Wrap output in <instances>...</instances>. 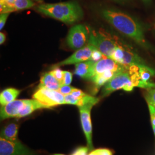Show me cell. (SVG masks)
Masks as SVG:
<instances>
[{"label": "cell", "mask_w": 155, "mask_h": 155, "mask_svg": "<svg viewBox=\"0 0 155 155\" xmlns=\"http://www.w3.org/2000/svg\"><path fill=\"white\" fill-rule=\"evenodd\" d=\"M125 69L126 68H125L121 64H119L113 59L108 57L104 56L102 59L95 63L93 67L92 78L101 74L107 71H120Z\"/></svg>", "instance_id": "8fae6325"}, {"label": "cell", "mask_w": 155, "mask_h": 155, "mask_svg": "<svg viewBox=\"0 0 155 155\" xmlns=\"http://www.w3.org/2000/svg\"><path fill=\"white\" fill-rule=\"evenodd\" d=\"M139 65L134 64L127 69L126 68L123 71L117 72L104 85L102 91V97L107 96L113 92L120 89L126 91H131L135 87L147 89V84L140 79Z\"/></svg>", "instance_id": "7a4b0ae2"}, {"label": "cell", "mask_w": 155, "mask_h": 155, "mask_svg": "<svg viewBox=\"0 0 155 155\" xmlns=\"http://www.w3.org/2000/svg\"><path fill=\"white\" fill-rule=\"evenodd\" d=\"M16 0H0V12L1 13L16 11L15 2Z\"/></svg>", "instance_id": "44dd1931"}, {"label": "cell", "mask_w": 155, "mask_h": 155, "mask_svg": "<svg viewBox=\"0 0 155 155\" xmlns=\"http://www.w3.org/2000/svg\"><path fill=\"white\" fill-rule=\"evenodd\" d=\"M102 14L106 20L119 32L144 47L148 46L140 25L132 17L122 12L111 9L103 10Z\"/></svg>", "instance_id": "6da1fadb"}, {"label": "cell", "mask_w": 155, "mask_h": 155, "mask_svg": "<svg viewBox=\"0 0 155 155\" xmlns=\"http://www.w3.org/2000/svg\"><path fill=\"white\" fill-rule=\"evenodd\" d=\"M50 72L61 83V85H63L64 81V71H62L58 68H55L54 70L51 71Z\"/></svg>", "instance_id": "cb8c5ba5"}, {"label": "cell", "mask_w": 155, "mask_h": 155, "mask_svg": "<svg viewBox=\"0 0 155 155\" xmlns=\"http://www.w3.org/2000/svg\"><path fill=\"white\" fill-rule=\"evenodd\" d=\"M40 109H47V107L37 100L35 99L27 100L26 104H25L22 110L20 111L16 118H19L27 116L32 113L34 111Z\"/></svg>", "instance_id": "2e32d148"}, {"label": "cell", "mask_w": 155, "mask_h": 155, "mask_svg": "<svg viewBox=\"0 0 155 155\" xmlns=\"http://www.w3.org/2000/svg\"><path fill=\"white\" fill-rule=\"evenodd\" d=\"M36 10L47 16L68 24L78 21L83 16L81 7L77 2L72 1L57 4H43L37 6Z\"/></svg>", "instance_id": "3957f363"}, {"label": "cell", "mask_w": 155, "mask_h": 155, "mask_svg": "<svg viewBox=\"0 0 155 155\" xmlns=\"http://www.w3.org/2000/svg\"><path fill=\"white\" fill-rule=\"evenodd\" d=\"M95 61L90 59L76 64L74 73L78 76L86 79H91L93 77Z\"/></svg>", "instance_id": "4fadbf2b"}, {"label": "cell", "mask_w": 155, "mask_h": 155, "mask_svg": "<svg viewBox=\"0 0 155 155\" xmlns=\"http://www.w3.org/2000/svg\"><path fill=\"white\" fill-rule=\"evenodd\" d=\"M89 150L88 147H80L75 150L71 155H88Z\"/></svg>", "instance_id": "4316f807"}, {"label": "cell", "mask_w": 155, "mask_h": 155, "mask_svg": "<svg viewBox=\"0 0 155 155\" xmlns=\"http://www.w3.org/2000/svg\"><path fill=\"white\" fill-rule=\"evenodd\" d=\"M20 93V90L15 88H8L3 90L0 94V104L4 106L16 100Z\"/></svg>", "instance_id": "ac0fdd59"}, {"label": "cell", "mask_w": 155, "mask_h": 155, "mask_svg": "<svg viewBox=\"0 0 155 155\" xmlns=\"http://www.w3.org/2000/svg\"><path fill=\"white\" fill-rule=\"evenodd\" d=\"M152 128H153V132H154L155 135V127H152Z\"/></svg>", "instance_id": "e575fe53"}, {"label": "cell", "mask_w": 155, "mask_h": 155, "mask_svg": "<svg viewBox=\"0 0 155 155\" xmlns=\"http://www.w3.org/2000/svg\"><path fill=\"white\" fill-rule=\"evenodd\" d=\"M150 88H155V83L151 82V83H150Z\"/></svg>", "instance_id": "836d02e7"}, {"label": "cell", "mask_w": 155, "mask_h": 155, "mask_svg": "<svg viewBox=\"0 0 155 155\" xmlns=\"http://www.w3.org/2000/svg\"><path fill=\"white\" fill-rule=\"evenodd\" d=\"M63 155V154H54V155Z\"/></svg>", "instance_id": "8d00e7d4"}, {"label": "cell", "mask_w": 155, "mask_h": 155, "mask_svg": "<svg viewBox=\"0 0 155 155\" xmlns=\"http://www.w3.org/2000/svg\"><path fill=\"white\" fill-rule=\"evenodd\" d=\"M90 32L86 26L79 24L70 29L67 38L68 45L72 50L82 48L89 40Z\"/></svg>", "instance_id": "52a82bcc"}, {"label": "cell", "mask_w": 155, "mask_h": 155, "mask_svg": "<svg viewBox=\"0 0 155 155\" xmlns=\"http://www.w3.org/2000/svg\"><path fill=\"white\" fill-rule=\"evenodd\" d=\"M88 155H113V153L109 149L100 148L93 150Z\"/></svg>", "instance_id": "d4e9b609"}, {"label": "cell", "mask_w": 155, "mask_h": 155, "mask_svg": "<svg viewBox=\"0 0 155 155\" xmlns=\"http://www.w3.org/2000/svg\"><path fill=\"white\" fill-rule=\"evenodd\" d=\"M74 89V87L70 86V85H61L58 91L61 93L63 95H67L71 94Z\"/></svg>", "instance_id": "484cf974"}, {"label": "cell", "mask_w": 155, "mask_h": 155, "mask_svg": "<svg viewBox=\"0 0 155 155\" xmlns=\"http://www.w3.org/2000/svg\"><path fill=\"white\" fill-rule=\"evenodd\" d=\"M104 56H105L99 50H97V48H95L93 51V53H92V55L91 58V60L95 62L99 61L101 59H102Z\"/></svg>", "instance_id": "83f0119b"}, {"label": "cell", "mask_w": 155, "mask_h": 155, "mask_svg": "<svg viewBox=\"0 0 155 155\" xmlns=\"http://www.w3.org/2000/svg\"><path fill=\"white\" fill-rule=\"evenodd\" d=\"M18 125L16 123H11L3 128L1 132V137L12 141H18L17 139Z\"/></svg>", "instance_id": "e0dca14e"}, {"label": "cell", "mask_w": 155, "mask_h": 155, "mask_svg": "<svg viewBox=\"0 0 155 155\" xmlns=\"http://www.w3.org/2000/svg\"><path fill=\"white\" fill-rule=\"evenodd\" d=\"M61 86V83L51 72H46L40 79L38 89L45 88L58 91Z\"/></svg>", "instance_id": "9a60e30c"}, {"label": "cell", "mask_w": 155, "mask_h": 155, "mask_svg": "<svg viewBox=\"0 0 155 155\" xmlns=\"http://www.w3.org/2000/svg\"><path fill=\"white\" fill-rule=\"evenodd\" d=\"M119 71H107L101 74L92 78L91 81L94 83L96 89H99L101 86L105 85L106 83L108 82Z\"/></svg>", "instance_id": "ffe728a7"}, {"label": "cell", "mask_w": 155, "mask_h": 155, "mask_svg": "<svg viewBox=\"0 0 155 155\" xmlns=\"http://www.w3.org/2000/svg\"><path fill=\"white\" fill-rule=\"evenodd\" d=\"M96 48L93 45H89L82 48L78 50L72 55L68 57L67 59L56 64L54 67L69 65L73 64H77L80 62L86 61L91 59L92 53Z\"/></svg>", "instance_id": "30bf717a"}, {"label": "cell", "mask_w": 155, "mask_h": 155, "mask_svg": "<svg viewBox=\"0 0 155 155\" xmlns=\"http://www.w3.org/2000/svg\"><path fill=\"white\" fill-rule=\"evenodd\" d=\"M111 59L127 69L134 64H144L137 54L119 41Z\"/></svg>", "instance_id": "5b68a950"}, {"label": "cell", "mask_w": 155, "mask_h": 155, "mask_svg": "<svg viewBox=\"0 0 155 155\" xmlns=\"http://www.w3.org/2000/svg\"><path fill=\"white\" fill-rule=\"evenodd\" d=\"M118 41L105 31H93L90 33L88 42L99 50L104 55L111 59Z\"/></svg>", "instance_id": "277c9868"}, {"label": "cell", "mask_w": 155, "mask_h": 155, "mask_svg": "<svg viewBox=\"0 0 155 155\" xmlns=\"http://www.w3.org/2000/svg\"><path fill=\"white\" fill-rule=\"evenodd\" d=\"M95 105L88 104L82 106H79L81 125L83 132L87 140V147L90 150H93L92 141V124L91 120V110Z\"/></svg>", "instance_id": "ba28073f"}, {"label": "cell", "mask_w": 155, "mask_h": 155, "mask_svg": "<svg viewBox=\"0 0 155 155\" xmlns=\"http://www.w3.org/2000/svg\"><path fill=\"white\" fill-rule=\"evenodd\" d=\"M34 5L35 4L31 0H16L15 2L16 11L29 9Z\"/></svg>", "instance_id": "7402d4cb"}, {"label": "cell", "mask_w": 155, "mask_h": 155, "mask_svg": "<svg viewBox=\"0 0 155 155\" xmlns=\"http://www.w3.org/2000/svg\"><path fill=\"white\" fill-rule=\"evenodd\" d=\"M9 13H1L0 16V30H2L4 27V25L5 24L6 20L8 17Z\"/></svg>", "instance_id": "4dcf8cb0"}, {"label": "cell", "mask_w": 155, "mask_h": 155, "mask_svg": "<svg viewBox=\"0 0 155 155\" xmlns=\"http://www.w3.org/2000/svg\"><path fill=\"white\" fill-rule=\"evenodd\" d=\"M118 1H125V0H118Z\"/></svg>", "instance_id": "f35d334b"}, {"label": "cell", "mask_w": 155, "mask_h": 155, "mask_svg": "<svg viewBox=\"0 0 155 155\" xmlns=\"http://www.w3.org/2000/svg\"><path fill=\"white\" fill-rule=\"evenodd\" d=\"M145 98L148 104L155 107V88L147 89L145 93Z\"/></svg>", "instance_id": "603a6c76"}, {"label": "cell", "mask_w": 155, "mask_h": 155, "mask_svg": "<svg viewBox=\"0 0 155 155\" xmlns=\"http://www.w3.org/2000/svg\"><path fill=\"white\" fill-rule=\"evenodd\" d=\"M31 152L19 141H12L0 138V155H24Z\"/></svg>", "instance_id": "9c48e42d"}, {"label": "cell", "mask_w": 155, "mask_h": 155, "mask_svg": "<svg viewBox=\"0 0 155 155\" xmlns=\"http://www.w3.org/2000/svg\"><path fill=\"white\" fill-rule=\"evenodd\" d=\"M64 100L66 104L76 105L79 107L88 104L96 105L99 102L100 99L93 96L89 95L88 94L82 98H76L71 94H69L64 95Z\"/></svg>", "instance_id": "5bb4252c"}, {"label": "cell", "mask_w": 155, "mask_h": 155, "mask_svg": "<svg viewBox=\"0 0 155 155\" xmlns=\"http://www.w3.org/2000/svg\"><path fill=\"white\" fill-rule=\"evenodd\" d=\"M32 98L45 105L47 109L66 104L64 95L58 91L50 89H38L33 94Z\"/></svg>", "instance_id": "8992f818"}, {"label": "cell", "mask_w": 155, "mask_h": 155, "mask_svg": "<svg viewBox=\"0 0 155 155\" xmlns=\"http://www.w3.org/2000/svg\"><path fill=\"white\" fill-rule=\"evenodd\" d=\"M139 74L141 81L147 84V89L150 88V81L155 75V71L150 67L145 64H140L139 66Z\"/></svg>", "instance_id": "d6986e66"}, {"label": "cell", "mask_w": 155, "mask_h": 155, "mask_svg": "<svg viewBox=\"0 0 155 155\" xmlns=\"http://www.w3.org/2000/svg\"><path fill=\"white\" fill-rule=\"evenodd\" d=\"M27 100H15L8 104L1 106L0 110L1 120H4L9 118L17 117L26 104Z\"/></svg>", "instance_id": "7c38bea8"}, {"label": "cell", "mask_w": 155, "mask_h": 155, "mask_svg": "<svg viewBox=\"0 0 155 155\" xmlns=\"http://www.w3.org/2000/svg\"><path fill=\"white\" fill-rule=\"evenodd\" d=\"M34 155L32 153H28V154H26V155Z\"/></svg>", "instance_id": "d590c367"}, {"label": "cell", "mask_w": 155, "mask_h": 155, "mask_svg": "<svg viewBox=\"0 0 155 155\" xmlns=\"http://www.w3.org/2000/svg\"><path fill=\"white\" fill-rule=\"evenodd\" d=\"M150 111V122L152 127H155V107L152 105L148 104Z\"/></svg>", "instance_id": "f546056e"}, {"label": "cell", "mask_w": 155, "mask_h": 155, "mask_svg": "<svg viewBox=\"0 0 155 155\" xmlns=\"http://www.w3.org/2000/svg\"><path fill=\"white\" fill-rule=\"evenodd\" d=\"M6 40V36L5 34L1 32L0 33V45H2Z\"/></svg>", "instance_id": "d6a6232c"}, {"label": "cell", "mask_w": 155, "mask_h": 155, "mask_svg": "<svg viewBox=\"0 0 155 155\" xmlns=\"http://www.w3.org/2000/svg\"><path fill=\"white\" fill-rule=\"evenodd\" d=\"M143 1H145V2H148V1H149L150 0H143Z\"/></svg>", "instance_id": "74e56055"}, {"label": "cell", "mask_w": 155, "mask_h": 155, "mask_svg": "<svg viewBox=\"0 0 155 155\" xmlns=\"http://www.w3.org/2000/svg\"><path fill=\"white\" fill-rule=\"evenodd\" d=\"M72 80V74L67 71H64V81L63 85H70Z\"/></svg>", "instance_id": "f1b7e54d"}, {"label": "cell", "mask_w": 155, "mask_h": 155, "mask_svg": "<svg viewBox=\"0 0 155 155\" xmlns=\"http://www.w3.org/2000/svg\"><path fill=\"white\" fill-rule=\"evenodd\" d=\"M71 94L76 98H82L87 95L86 93L83 92L82 90H81L79 89H76V88H75V89L73 90L72 93Z\"/></svg>", "instance_id": "1f68e13d"}]
</instances>
